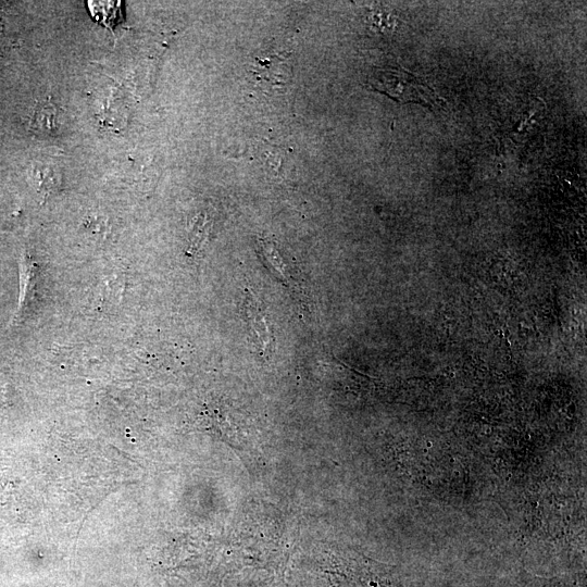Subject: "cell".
Masks as SVG:
<instances>
[{"label":"cell","instance_id":"6da1fadb","mask_svg":"<svg viewBox=\"0 0 587 587\" xmlns=\"http://www.w3.org/2000/svg\"><path fill=\"white\" fill-rule=\"evenodd\" d=\"M374 90L386 94L394 101L436 105V94L420 78L404 69H376L369 78Z\"/></svg>","mask_w":587,"mask_h":587},{"label":"cell","instance_id":"7a4b0ae2","mask_svg":"<svg viewBox=\"0 0 587 587\" xmlns=\"http://www.w3.org/2000/svg\"><path fill=\"white\" fill-rule=\"evenodd\" d=\"M249 72L259 89L270 93L284 91L292 80L290 57L279 53L256 57Z\"/></svg>","mask_w":587,"mask_h":587},{"label":"cell","instance_id":"3957f363","mask_svg":"<svg viewBox=\"0 0 587 587\" xmlns=\"http://www.w3.org/2000/svg\"><path fill=\"white\" fill-rule=\"evenodd\" d=\"M58 110L52 104H42L36 109L34 120L39 124L40 131L51 133L57 130L58 127Z\"/></svg>","mask_w":587,"mask_h":587},{"label":"cell","instance_id":"277c9868","mask_svg":"<svg viewBox=\"0 0 587 587\" xmlns=\"http://www.w3.org/2000/svg\"><path fill=\"white\" fill-rule=\"evenodd\" d=\"M247 305V314L248 318L251 319L252 327L260 337L261 343L264 344L265 347H268L270 344V334L266 320L262 317L261 312L258 311L256 305L251 302H247Z\"/></svg>","mask_w":587,"mask_h":587},{"label":"cell","instance_id":"5b68a950","mask_svg":"<svg viewBox=\"0 0 587 587\" xmlns=\"http://www.w3.org/2000/svg\"><path fill=\"white\" fill-rule=\"evenodd\" d=\"M208 227L209 223L206 217L199 216L196 222L194 223V227L190 235L189 252L191 254L194 255L201 251V248L204 245L208 236Z\"/></svg>","mask_w":587,"mask_h":587},{"label":"cell","instance_id":"8992f818","mask_svg":"<svg viewBox=\"0 0 587 587\" xmlns=\"http://www.w3.org/2000/svg\"><path fill=\"white\" fill-rule=\"evenodd\" d=\"M264 251L266 256L269 258L271 264L277 268V270L279 271V273L281 274V276H283L284 278L286 277V272H285V267H283V262L280 259L278 253L273 251V247H271L269 244H265L264 247Z\"/></svg>","mask_w":587,"mask_h":587},{"label":"cell","instance_id":"52a82bcc","mask_svg":"<svg viewBox=\"0 0 587 587\" xmlns=\"http://www.w3.org/2000/svg\"><path fill=\"white\" fill-rule=\"evenodd\" d=\"M541 587H568V586L562 585V584H557L555 586H552V585H543ZM570 587H579V581L578 580H574L573 584Z\"/></svg>","mask_w":587,"mask_h":587}]
</instances>
